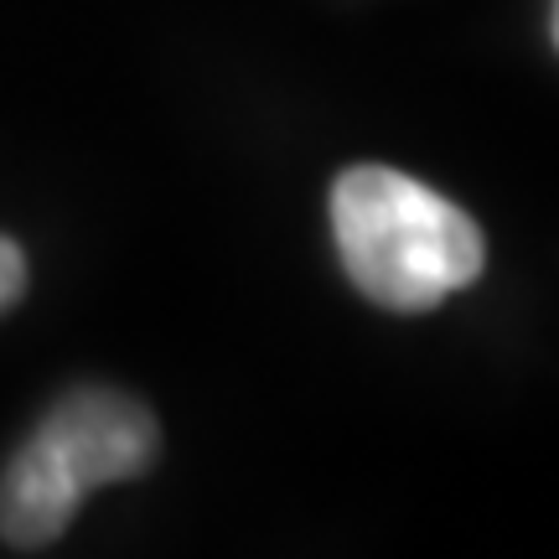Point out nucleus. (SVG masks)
I'll return each mask as SVG.
<instances>
[{
  "label": "nucleus",
  "mask_w": 559,
  "mask_h": 559,
  "mask_svg": "<svg viewBox=\"0 0 559 559\" xmlns=\"http://www.w3.org/2000/svg\"><path fill=\"white\" fill-rule=\"evenodd\" d=\"M347 280L389 311H430L487 264V239L451 198L394 166H347L332 187Z\"/></svg>",
  "instance_id": "1"
},
{
  "label": "nucleus",
  "mask_w": 559,
  "mask_h": 559,
  "mask_svg": "<svg viewBox=\"0 0 559 559\" xmlns=\"http://www.w3.org/2000/svg\"><path fill=\"white\" fill-rule=\"evenodd\" d=\"M37 440L68 466L83 492L145 477L160 456L156 415L120 389H73L37 425Z\"/></svg>",
  "instance_id": "2"
},
{
  "label": "nucleus",
  "mask_w": 559,
  "mask_h": 559,
  "mask_svg": "<svg viewBox=\"0 0 559 559\" xmlns=\"http://www.w3.org/2000/svg\"><path fill=\"white\" fill-rule=\"evenodd\" d=\"M79 502H83V487L32 436L11 456L5 477H0V539L11 549H47L52 539H62V528L73 523Z\"/></svg>",
  "instance_id": "3"
},
{
  "label": "nucleus",
  "mask_w": 559,
  "mask_h": 559,
  "mask_svg": "<svg viewBox=\"0 0 559 559\" xmlns=\"http://www.w3.org/2000/svg\"><path fill=\"white\" fill-rule=\"evenodd\" d=\"M26 290V260L11 239H0V311H11Z\"/></svg>",
  "instance_id": "4"
},
{
  "label": "nucleus",
  "mask_w": 559,
  "mask_h": 559,
  "mask_svg": "<svg viewBox=\"0 0 559 559\" xmlns=\"http://www.w3.org/2000/svg\"><path fill=\"white\" fill-rule=\"evenodd\" d=\"M549 32H555V47H559V0H555V16H549Z\"/></svg>",
  "instance_id": "5"
}]
</instances>
